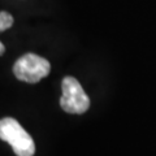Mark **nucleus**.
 Returning a JSON list of instances; mask_svg holds the SVG:
<instances>
[{
	"mask_svg": "<svg viewBox=\"0 0 156 156\" xmlns=\"http://www.w3.org/2000/svg\"><path fill=\"white\" fill-rule=\"evenodd\" d=\"M0 139L11 144L17 156H33L35 154V143L31 135L12 117L0 120Z\"/></svg>",
	"mask_w": 156,
	"mask_h": 156,
	"instance_id": "1",
	"label": "nucleus"
},
{
	"mask_svg": "<svg viewBox=\"0 0 156 156\" xmlns=\"http://www.w3.org/2000/svg\"><path fill=\"white\" fill-rule=\"evenodd\" d=\"M50 61L35 53H25L13 65V73L16 78L27 83H37L50 74Z\"/></svg>",
	"mask_w": 156,
	"mask_h": 156,
	"instance_id": "2",
	"label": "nucleus"
},
{
	"mask_svg": "<svg viewBox=\"0 0 156 156\" xmlns=\"http://www.w3.org/2000/svg\"><path fill=\"white\" fill-rule=\"evenodd\" d=\"M62 95L60 98V105L68 113L82 115L89 109L90 98L82 89L81 83L74 77H65L61 82Z\"/></svg>",
	"mask_w": 156,
	"mask_h": 156,
	"instance_id": "3",
	"label": "nucleus"
},
{
	"mask_svg": "<svg viewBox=\"0 0 156 156\" xmlns=\"http://www.w3.org/2000/svg\"><path fill=\"white\" fill-rule=\"evenodd\" d=\"M13 25V17L11 13L5 11L0 12V31H5Z\"/></svg>",
	"mask_w": 156,
	"mask_h": 156,
	"instance_id": "4",
	"label": "nucleus"
},
{
	"mask_svg": "<svg viewBox=\"0 0 156 156\" xmlns=\"http://www.w3.org/2000/svg\"><path fill=\"white\" fill-rule=\"evenodd\" d=\"M4 52H5V47H4V44H3L2 42H0V56H2Z\"/></svg>",
	"mask_w": 156,
	"mask_h": 156,
	"instance_id": "5",
	"label": "nucleus"
}]
</instances>
